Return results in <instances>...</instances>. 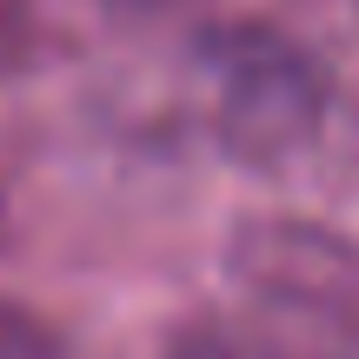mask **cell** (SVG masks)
I'll list each match as a JSON object with an SVG mask.
<instances>
[{
  "label": "cell",
  "mask_w": 359,
  "mask_h": 359,
  "mask_svg": "<svg viewBox=\"0 0 359 359\" xmlns=\"http://www.w3.org/2000/svg\"><path fill=\"white\" fill-rule=\"evenodd\" d=\"M193 74L206 87V127L219 154L246 167L299 154L333 107L326 67L266 20H213L193 34Z\"/></svg>",
  "instance_id": "6da1fadb"
},
{
  "label": "cell",
  "mask_w": 359,
  "mask_h": 359,
  "mask_svg": "<svg viewBox=\"0 0 359 359\" xmlns=\"http://www.w3.org/2000/svg\"><path fill=\"white\" fill-rule=\"evenodd\" d=\"M226 273L266 320L359 346V233L306 213H246L226 233Z\"/></svg>",
  "instance_id": "7a4b0ae2"
},
{
  "label": "cell",
  "mask_w": 359,
  "mask_h": 359,
  "mask_svg": "<svg viewBox=\"0 0 359 359\" xmlns=\"http://www.w3.org/2000/svg\"><path fill=\"white\" fill-rule=\"evenodd\" d=\"M167 359H326V353H306L299 339H280L266 326H240V320H187L173 326Z\"/></svg>",
  "instance_id": "3957f363"
},
{
  "label": "cell",
  "mask_w": 359,
  "mask_h": 359,
  "mask_svg": "<svg viewBox=\"0 0 359 359\" xmlns=\"http://www.w3.org/2000/svg\"><path fill=\"white\" fill-rule=\"evenodd\" d=\"M0 359H60V333L40 313L0 299Z\"/></svg>",
  "instance_id": "277c9868"
},
{
  "label": "cell",
  "mask_w": 359,
  "mask_h": 359,
  "mask_svg": "<svg viewBox=\"0 0 359 359\" xmlns=\"http://www.w3.org/2000/svg\"><path fill=\"white\" fill-rule=\"evenodd\" d=\"M40 47V27L27 13V0H0V80H13Z\"/></svg>",
  "instance_id": "5b68a950"
},
{
  "label": "cell",
  "mask_w": 359,
  "mask_h": 359,
  "mask_svg": "<svg viewBox=\"0 0 359 359\" xmlns=\"http://www.w3.org/2000/svg\"><path fill=\"white\" fill-rule=\"evenodd\" d=\"M140 7H180V0H140Z\"/></svg>",
  "instance_id": "8992f818"
},
{
  "label": "cell",
  "mask_w": 359,
  "mask_h": 359,
  "mask_svg": "<svg viewBox=\"0 0 359 359\" xmlns=\"http://www.w3.org/2000/svg\"><path fill=\"white\" fill-rule=\"evenodd\" d=\"M0 219H7V193H0Z\"/></svg>",
  "instance_id": "52a82bcc"
}]
</instances>
